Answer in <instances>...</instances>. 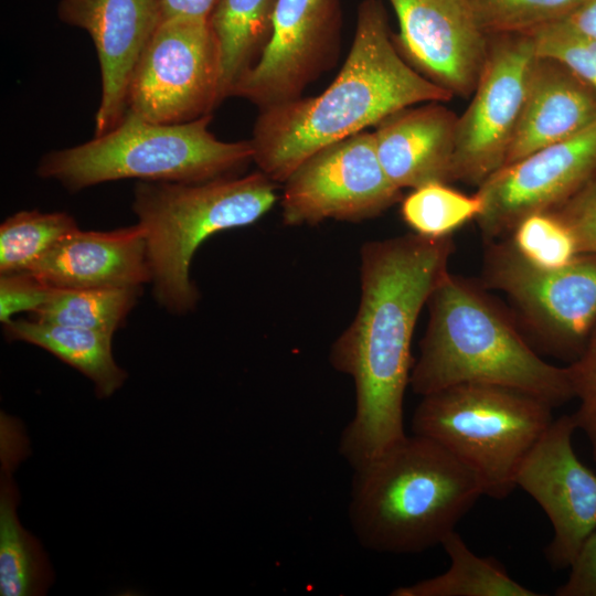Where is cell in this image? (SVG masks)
Wrapping results in <instances>:
<instances>
[{
	"label": "cell",
	"mask_w": 596,
	"mask_h": 596,
	"mask_svg": "<svg viewBox=\"0 0 596 596\" xmlns=\"http://www.w3.org/2000/svg\"><path fill=\"white\" fill-rule=\"evenodd\" d=\"M454 96L398 52L381 0H363L353 42L334 81L319 95L259 109L253 161L276 183L321 148L376 126L403 108Z\"/></svg>",
	"instance_id": "2"
},
{
	"label": "cell",
	"mask_w": 596,
	"mask_h": 596,
	"mask_svg": "<svg viewBox=\"0 0 596 596\" xmlns=\"http://www.w3.org/2000/svg\"><path fill=\"white\" fill-rule=\"evenodd\" d=\"M556 596H596V530L584 541Z\"/></svg>",
	"instance_id": "33"
},
{
	"label": "cell",
	"mask_w": 596,
	"mask_h": 596,
	"mask_svg": "<svg viewBox=\"0 0 596 596\" xmlns=\"http://www.w3.org/2000/svg\"><path fill=\"white\" fill-rule=\"evenodd\" d=\"M0 427V595H43L52 583V571L39 541L19 521L12 479L13 469L28 450V439L21 424L7 414H1Z\"/></svg>",
	"instance_id": "20"
},
{
	"label": "cell",
	"mask_w": 596,
	"mask_h": 596,
	"mask_svg": "<svg viewBox=\"0 0 596 596\" xmlns=\"http://www.w3.org/2000/svg\"><path fill=\"white\" fill-rule=\"evenodd\" d=\"M54 288L141 287L151 281L142 228L70 233L29 270Z\"/></svg>",
	"instance_id": "17"
},
{
	"label": "cell",
	"mask_w": 596,
	"mask_h": 596,
	"mask_svg": "<svg viewBox=\"0 0 596 596\" xmlns=\"http://www.w3.org/2000/svg\"><path fill=\"white\" fill-rule=\"evenodd\" d=\"M384 172L374 136L361 131L307 158L284 182L283 222H361L379 216L402 194Z\"/></svg>",
	"instance_id": "10"
},
{
	"label": "cell",
	"mask_w": 596,
	"mask_h": 596,
	"mask_svg": "<svg viewBox=\"0 0 596 596\" xmlns=\"http://www.w3.org/2000/svg\"><path fill=\"white\" fill-rule=\"evenodd\" d=\"M482 280L504 292L547 352L574 361L596 327V254L557 269L526 262L510 238L487 243Z\"/></svg>",
	"instance_id": "8"
},
{
	"label": "cell",
	"mask_w": 596,
	"mask_h": 596,
	"mask_svg": "<svg viewBox=\"0 0 596 596\" xmlns=\"http://www.w3.org/2000/svg\"><path fill=\"white\" fill-rule=\"evenodd\" d=\"M426 305L429 319L409 377L416 394L489 383L523 390L553 408L574 398L567 368L544 361L476 285L448 272Z\"/></svg>",
	"instance_id": "4"
},
{
	"label": "cell",
	"mask_w": 596,
	"mask_h": 596,
	"mask_svg": "<svg viewBox=\"0 0 596 596\" xmlns=\"http://www.w3.org/2000/svg\"><path fill=\"white\" fill-rule=\"evenodd\" d=\"M535 56L530 34L489 36L471 100L457 118L453 181L478 188L505 164Z\"/></svg>",
	"instance_id": "11"
},
{
	"label": "cell",
	"mask_w": 596,
	"mask_h": 596,
	"mask_svg": "<svg viewBox=\"0 0 596 596\" xmlns=\"http://www.w3.org/2000/svg\"><path fill=\"white\" fill-rule=\"evenodd\" d=\"M454 251L451 235L430 238L416 233L361 247L358 312L329 353L333 369L354 381V415L339 440V453L353 470L406 436L403 405L414 329L449 272Z\"/></svg>",
	"instance_id": "1"
},
{
	"label": "cell",
	"mask_w": 596,
	"mask_h": 596,
	"mask_svg": "<svg viewBox=\"0 0 596 596\" xmlns=\"http://www.w3.org/2000/svg\"><path fill=\"white\" fill-rule=\"evenodd\" d=\"M57 17L94 43L102 82L94 136H100L126 114L134 70L159 24L158 0H60Z\"/></svg>",
	"instance_id": "16"
},
{
	"label": "cell",
	"mask_w": 596,
	"mask_h": 596,
	"mask_svg": "<svg viewBox=\"0 0 596 596\" xmlns=\"http://www.w3.org/2000/svg\"><path fill=\"white\" fill-rule=\"evenodd\" d=\"M278 0H220L210 17L221 58V98L231 96L240 77L267 44Z\"/></svg>",
	"instance_id": "22"
},
{
	"label": "cell",
	"mask_w": 596,
	"mask_h": 596,
	"mask_svg": "<svg viewBox=\"0 0 596 596\" xmlns=\"http://www.w3.org/2000/svg\"><path fill=\"white\" fill-rule=\"evenodd\" d=\"M535 53L560 61L596 92V39L583 33L566 19L544 25L530 34Z\"/></svg>",
	"instance_id": "29"
},
{
	"label": "cell",
	"mask_w": 596,
	"mask_h": 596,
	"mask_svg": "<svg viewBox=\"0 0 596 596\" xmlns=\"http://www.w3.org/2000/svg\"><path fill=\"white\" fill-rule=\"evenodd\" d=\"M596 123V92L557 60L536 55L505 164Z\"/></svg>",
	"instance_id": "19"
},
{
	"label": "cell",
	"mask_w": 596,
	"mask_h": 596,
	"mask_svg": "<svg viewBox=\"0 0 596 596\" xmlns=\"http://www.w3.org/2000/svg\"><path fill=\"white\" fill-rule=\"evenodd\" d=\"M509 238L526 262L541 269L564 267L581 254L571 230L552 212L528 215Z\"/></svg>",
	"instance_id": "28"
},
{
	"label": "cell",
	"mask_w": 596,
	"mask_h": 596,
	"mask_svg": "<svg viewBox=\"0 0 596 596\" xmlns=\"http://www.w3.org/2000/svg\"><path fill=\"white\" fill-rule=\"evenodd\" d=\"M577 409L571 414L577 429L586 435L596 464V327L581 354L566 366Z\"/></svg>",
	"instance_id": "30"
},
{
	"label": "cell",
	"mask_w": 596,
	"mask_h": 596,
	"mask_svg": "<svg viewBox=\"0 0 596 596\" xmlns=\"http://www.w3.org/2000/svg\"><path fill=\"white\" fill-rule=\"evenodd\" d=\"M141 287L54 288L32 319L114 336L135 306Z\"/></svg>",
	"instance_id": "24"
},
{
	"label": "cell",
	"mask_w": 596,
	"mask_h": 596,
	"mask_svg": "<svg viewBox=\"0 0 596 596\" xmlns=\"http://www.w3.org/2000/svg\"><path fill=\"white\" fill-rule=\"evenodd\" d=\"M211 120L156 124L126 111L109 131L43 156L36 173L72 192L123 179L195 183L237 175L253 161L251 140L222 141Z\"/></svg>",
	"instance_id": "6"
},
{
	"label": "cell",
	"mask_w": 596,
	"mask_h": 596,
	"mask_svg": "<svg viewBox=\"0 0 596 596\" xmlns=\"http://www.w3.org/2000/svg\"><path fill=\"white\" fill-rule=\"evenodd\" d=\"M456 114L439 102L403 108L373 131L381 166L400 190L453 182Z\"/></svg>",
	"instance_id": "18"
},
{
	"label": "cell",
	"mask_w": 596,
	"mask_h": 596,
	"mask_svg": "<svg viewBox=\"0 0 596 596\" xmlns=\"http://www.w3.org/2000/svg\"><path fill=\"white\" fill-rule=\"evenodd\" d=\"M277 183L260 170L181 183L138 181L132 210L142 228L156 301L185 313L200 294L190 278L196 248L211 235L251 225L275 204Z\"/></svg>",
	"instance_id": "5"
},
{
	"label": "cell",
	"mask_w": 596,
	"mask_h": 596,
	"mask_svg": "<svg viewBox=\"0 0 596 596\" xmlns=\"http://www.w3.org/2000/svg\"><path fill=\"white\" fill-rule=\"evenodd\" d=\"M482 207L477 192L468 195L449 183L435 182L413 189L402 201L401 215L414 233L439 238L476 220Z\"/></svg>",
	"instance_id": "26"
},
{
	"label": "cell",
	"mask_w": 596,
	"mask_h": 596,
	"mask_svg": "<svg viewBox=\"0 0 596 596\" xmlns=\"http://www.w3.org/2000/svg\"><path fill=\"white\" fill-rule=\"evenodd\" d=\"M78 230L65 212L20 211L0 226V275L29 270L56 243Z\"/></svg>",
	"instance_id": "25"
},
{
	"label": "cell",
	"mask_w": 596,
	"mask_h": 596,
	"mask_svg": "<svg viewBox=\"0 0 596 596\" xmlns=\"http://www.w3.org/2000/svg\"><path fill=\"white\" fill-rule=\"evenodd\" d=\"M351 485L352 531L361 546L380 553H419L441 544L485 496L469 466L416 434L354 469Z\"/></svg>",
	"instance_id": "3"
},
{
	"label": "cell",
	"mask_w": 596,
	"mask_h": 596,
	"mask_svg": "<svg viewBox=\"0 0 596 596\" xmlns=\"http://www.w3.org/2000/svg\"><path fill=\"white\" fill-rule=\"evenodd\" d=\"M3 332L8 340L38 345L79 371L94 383L99 398L110 397L127 379L113 356L110 334L32 318L11 319Z\"/></svg>",
	"instance_id": "21"
},
{
	"label": "cell",
	"mask_w": 596,
	"mask_h": 596,
	"mask_svg": "<svg viewBox=\"0 0 596 596\" xmlns=\"http://www.w3.org/2000/svg\"><path fill=\"white\" fill-rule=\"evenodd\" d=\"M53 291L54 287L30 272L1 275L0 320L2 324L10 321L18 312L33 313L50 299Z\"/></svg>",
	"instance_id": "31"
},
{
	"label": "cell",
	"mask_w": 596,
	"mask_h": 596,
	"mask_svg": "<svg viewBox=\"0 0 596 596\" xmlns=\"http://www.w3.org/2000/svg\"><path fill=\"white\" fill-rule=\"evenodd\" d=\"M566 20L577 30L596 39V0H585Z\"/></svg>",
	"instance_id": "35"
},
{
	"label": "cell",
	"mask_w": 596,
	"mask_h": 596,
	"mask_svg": "<svg viewBox=\"0 0 596 596\" xmlns=\"http://www.w3.org/2000/svg\"><path fill=\"white\" fill-rule=\"evenodd\" d=\"M341 0H278L270 38L231 96L264 109L302 96L336 64L341 45Z\"/></svg>",
	"instance_id": "12"
},
{
	"label": "cell",
	"mask_w": 596,
	"mask_h": 596,
	"mask_svg": "<svg viewBox=\"0 0 596 596\" xmlns=\"http://www.w3.org/2000/svg\"><path fill=\"white\" fill-rule=\"evenodd\" d=\"M222 102L220 50L210 20L158 24L134 70L127 110L156 124H183Z\"/></svg>",
	"instance_id": "9"
},
{
	"label": "cell",
	"mask_w": 596,
	"mask_h": 596,
	"mask_svg": "<svg viewBox=\"0 0 596 596\" xmlns=\"http://www.w3.org/2000/svg\"><path fill=\"white\" fill-rule=\"evenodd\" d=\"M572 415L550 424L521 464L517 487L543 509L553 538L545 556L554 568H568L588 535L596 530V473L576 456Z\"/></svg>",
	"instance_id": "14"
},
{
	"label": "cell",
	"mask_w": 596,
	"mask_h": 596,
	"mask_svg": "<svg viewBox=\"0 0 596 596\" xmlns=\"http://www.w3.org/2000/svg\"><path fill=\"white\" fill-rule=\"evenodd\" d=\"M449 568L437 576L400 586L393 596H539L512 579L493 557L476 555L456 531L441 542Z\"/></svg>",
	"instance_id": "23"
},
{
	"label": "cell",
	"mask_w": 596,
	"mask_h": 596,
	"mask_svg": "<svg viewBox=\"0 0 596 596\" xmlns=\"http://www.w3.org/2000/svg\"><path fill=\"white\" fill-rule=\"evenodd\" d=\"M585 0H469L476 20L488 36L531 34L567 19Z\"/></svg>",
	"instance_id": "27"
},
{
	"label": "cell",
	"mask_w": 596,
	"mask_h": 596,
	"mask_svg": "<svg viewBox=\"0 0 596 596\" xmlns=\"http://www.w3.org/2000/svg\"><path fill=\"white\" fill-rule=\"evenodd\" d=\"M397 21L393 35L404 60L453 96H471L487 58L489 36L469 0H389Z\"/></svg>",
	"instance_id": "15"
},
{
	"label": "cell",
	"mask_w": 596,
	"mask_h": 596,
	"mask_svg": "<svg viewBox=\"0 0 596 596\" xmlns=\"http://www.w3.org/2000/svg\"><path fill=\"white\" fill-rule=\"evenodd\" d=\"M220 0H158L159 23L172 19L210 20Z\"/></svg>",
	"instance_id": "34"
},
{
	"label": "cell",
	"mask_w": 596,
	"mask_h": 596,
	"mask_svg": "<svg viewBox=\"0 0 596 596\" xmlns=\"http://www.w3.org/2000/svg\"><path fill=\"white\" fill-rule=\"evenodd\" d=\"M413 434L428 437L469 466L485 496L502 499L517 487L518 470L553 422V407L511 386L461 383L422 396Z\"/></svg>",
	"instance_id": "7"
},
{
	"label": "cell",
	"mask_w": 596,
	"mask_h": 596,
	"mask_svg": "<svg viewBox=\"0 0 596 596\" xmlns=\"http://www.w3.org/2000/svg\"><path fill=\"white\" fill-rule=\"evenodd\" d=\"M551 212L571 230L579 253L596 254V178Z\"/></svg>",
	"instance_id": "32"
},
{
	"label": "cell",
	"mask_w": 596,
	"mask_h": 596,
	"mask_svg": "<svg viewBox=\"0 0 596 596\" xmlns=\"http://www.w3.org/2000/svg\"><path fill=\"white\" fill-rule=\"evenodd\" d=\"M596 178V123L504 164L479 187L476 219L486 243L508 238L528 215L551 212Z\"/></svg>",
	"instance_id": "13"
}]
</instances>
